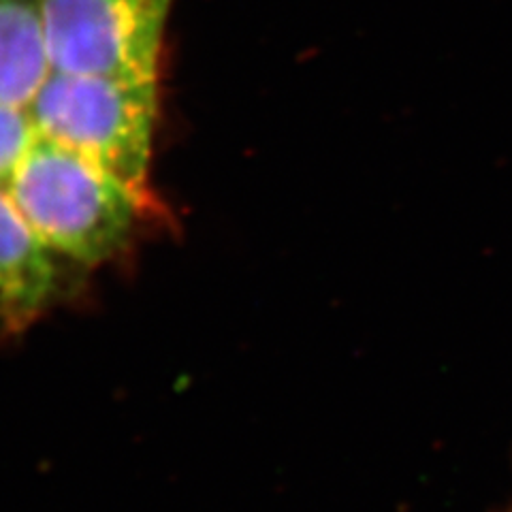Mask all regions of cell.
<instances>
[{
	"label": "cell",
	"mask_w": 512,
	"mask_h": 512,
	"mask_svg": "<svg viewBox=\"0 0 512 512\" xmlns=\"http://www.w3.org/2000/svg\"><path fill=\"white\" fill-rule=\"evenodd\" d=\"M5 190L47 246L82 265H103L118 256L141 218L158 207L41 135L32 139Z\"/></svg>",
	"instance_id": "cell-1"
},
{
	"label": "cell",
	"mask_w": 512,
	"mask_h": 512,
	"mask_svg": "<svg viewBox=\"0 0 512 512\" xmlns=\"http://www.w3.org/2000/svg\"><path fill=\"white\" fill-rule=\"evenodd\" d=\"M28 114L37 135L86 158L158 205L150 182L158 79L52 71Z\"/></svg>",
	"instance_id": "cell-2"
},
{
	"label": "cell",
	"mask_w": 512,
	"mask_h": 512,
	"mask_svg": "<svg viewBox=\"0 0 512 512\" xmlns=\"http://www.w3.org/2000/svg\"><path fill=\"white\" fill-rule=\"evenodd\" d=\"M52 71L158 79L173 0H39Z\"/></svg>",
	"instance_id": "cell-3"
},
{
	"label": "cell",
	"mask_w": 512,
	"mask_h": 512,
	"mask_svg": "<svg viewBox=\"0 0 512 512\" xmlns=\"http://www.w3.org/2000/svg\"><path fill=\"white\" fill-rule=\"evenodd\" d=\"M58 252L47 246L0 186V327L20 335L60 293Z\"/></svg>",
	"instance_id": "cell-4"
},
{
	"label": "cell",
	"mask_w": 512,
	"mask_h": 512,
	"mask_svg": "<svg viewBox=\"0 0 512 512\" xmlns=\"http://www.w3.org/2000/svg\"><path fill=\"white\" fill-rule=\"evenodd\" d=\"M50 75L39 0H0V107L28 111Z\"/></svg>",
	"instance_id": "cell-5"
},
{
	"label": "cell",
	"mask_w": 512,
	"mask_h": 512,
	"mask_svg": "<svg viewBox=\"0 0 512 512\" xmlns=\"http://www.w3.org/2000/svg\"><path fill=\"white\" fill-rule=\"evenodd\" d=\"M37 131L26 109L0 107V186H7Z\"/></svg>",
	"instance_id": "cell-6"
}]
</instances>
